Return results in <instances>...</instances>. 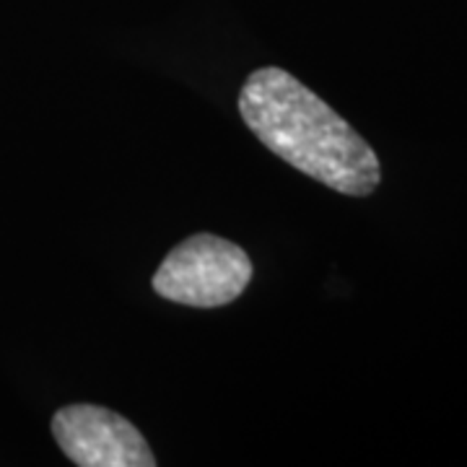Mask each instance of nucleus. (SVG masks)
Instances as JSON below:
<instances>
[{"mask_svg": "<svg viewBox=\"0 0 467 467\" xmlns=\"http://www.w3.org/2000/svg\"><path fill=\"white\" fill-rule=\"evenodd\" d=\"M247 252L216 234H195L164 257L153 275V291L161 299L216 309L236 301L252 281Z\"/></svg>", "mask_w": 467, "mask_h": 467, "instance_id": "nucleus-2", "label": "nucleus"}, {"mask_svg": "<svg viewBox=\"0 0 467 467\" xmlns=\"http://www.w3.org/2000/svg\"><path fill=\"white\" fill-rule=\"evenodd\" d=\"M239 115L285 164L335 192L367 198L382 182L374 149L284 67H260L239 91Z\"/></svg>", "mask_w": 467, "mask_h": 467, "instance_id": "nucleus-1", "label": "nucleus"}, {"mask_svg": "<svg viewBox=\"0 0 467 467\" xmlns=\"http://www.w3.org/2000/svg\"><path fill=\"white\" fill-rule=\"evenodd\" d=\"M52 436L78 467H153L146 436L125 416L101 405H67L52 418Z\"/></svg>", "mask_w": 467, "mask_h": 467, "instance_id": "nucleus-3", "label": "nucleus"}]
</instances>
